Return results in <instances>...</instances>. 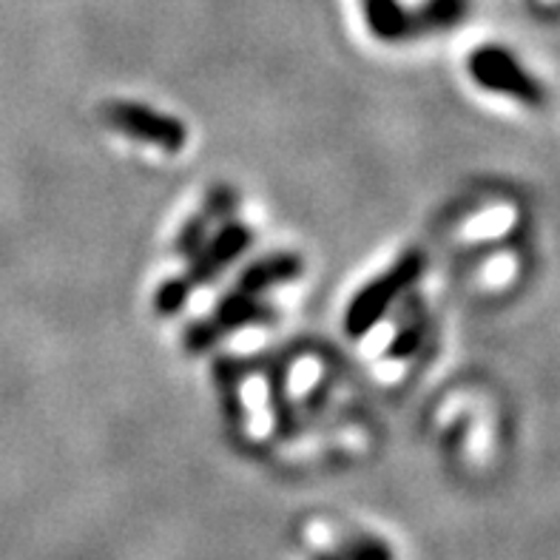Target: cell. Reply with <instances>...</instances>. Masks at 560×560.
<instances>
[{"instance_id":"obj_2","label":"cell","mask_w":560,"mask_h":560,"mask_svg":"<svg viewBox=\"0 0 560 560\" xmlns=\"http://www.w3.org/2000/svg\"><path fill=\"white\" fill-rule=\"evenodd\" d=\"M348 560H393V558L382 540L362 538V540H355L353 547H350Z\"/></svg>"},{"instance_id":"obj_1","label":"cell","mask_w":560,"mask_h":560,"mask_svg":"<svg viewBox=\"0 0 560 560\" xmlns=\"http://www.w3.org/2000/svg\"><path fill=\"white\" fill-rule=\"evenodd\" d=\"M469 78L478 85V92H487L490 97L526 112H538L549 100V85L544 78L506 46L478 49L469 60Z\"/></svg>"}]
</instances>
